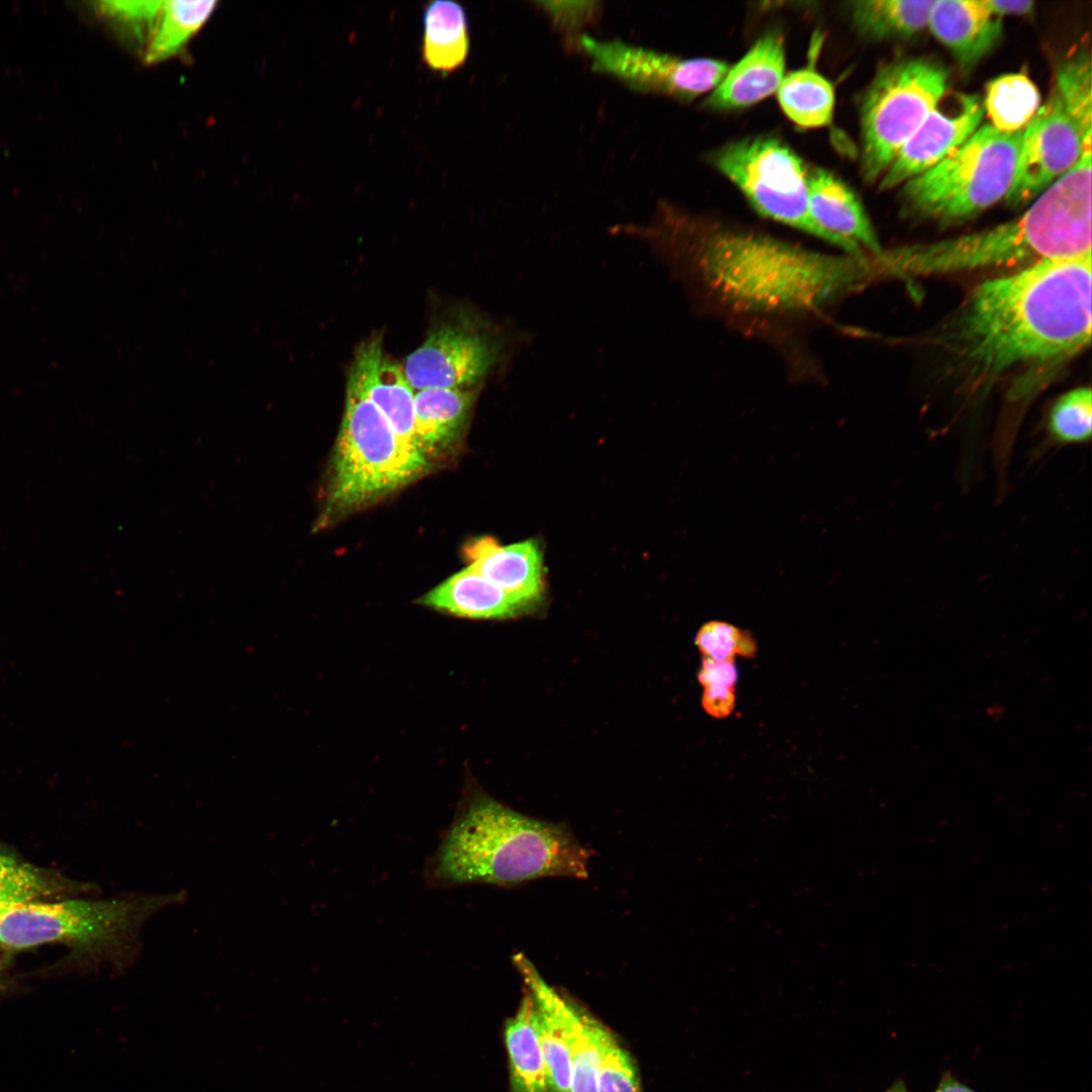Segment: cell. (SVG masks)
Masks as SVG:
<instances>
[{
    "mask_svg": "<svg viewBox=\"0 0 1092 1092\" xmlns=\"http://www.w3.org/2000/svg\"><path fill=\"white\" fill-rule=\"evenodd\" d=\"M1091 253V172L1078 164L1019 216L994 228L873 255L878 280L941 275Z\"/></svg>",
    "mask_w": 1092,
    "mask_h": 1092,
    "instance_id": "3957f363",
    "label": "cell"
},
{
    "mask_svg": "<svg viewBox=\"0 0 1092 1092\" xmlns=\"http://www.w3.org/2000/svg\"><path fill=\"white\" fill-rule=\"evenodd\" d=\"M619 234L646 244L678 275L728 305L753 312L822 307L873 283L868 254L828 255L772 237L712 225L667 202Z\"/></svg>",
    "mask_w": 1092,
    "mask_h": 1092,
    "instance_id": "7a4b0ae2",
    "label": "cell"
},
{
    "mask_svg": "<svg viewBox=\"0 0 1092 1092\" xmlns=\"http://www.w3.org/2000/svg\"><path fill=\"white\" fill-rule=\"evenodd\" d=\"M422 59L433 72L446 76L466 62L470 37L464 8L453 1L429 3L423 13Z\"/></svg>",
    "mask_w": 1092,
    "mask_h": 1092,
    "instance_id": "7402d4cb",
    "label": "cell"
},
{
    "mask_svg": "<svg viewBox=\"0 0 1092 1092\" xmlns=\"http://www.w3.org/2000/svg\"><path fill=\"white\" fill-rule=\"evenodd\" d=\"M597 1092H642L637 1065L615 1034L599 1026Z\"/></svg>",
    "mask_w": 1092,
    "mask_h": 1092,
    "instance_id": "4dcf8cb0",
    "label": "cell"
},
{
    "mask_svg": "<svg viewBox=\"0 0 1092 1092\" xmlns=\"http://www.w3.org/2000/svg\"><path fill=\"white\" fill-rule=\"evenodd\" d=\"M927 27L965 73L995 49L1003 33L1001 18L983 0H934Z\"/></svg>",
    "mask_w": 1092,
    "mask_h": 1092,
    "instance_id": "2e32d148",
    "label": "cell"
},
{
    "mask_svg": "<svg viewBox=\"0 0 1092 1092\" xmlns=\"http://www.w3.org/2000/svg\"><path fill=\"white\" fill-rule=\"evenodd\" d=\"M947 87L948 72L936 60L903 57L880 66L859 107V164L866 182L880 181L904 144L939 106Z\"/></svg>",
    "mask_w": 1092,
    "mask_h": 1092,
    "instance_id": "9c48e42d",
    "label": "cell"
},
{
    "mask_svg": "<svg viewBox=\"0 0 1092 1092\" xmlns=\"http://www.w3.org/2000/svg\"><path fill=\"white\" fill-rule=\"evenodd\" d=\"M698 678L704 689H734L737 680V669L734 660H713L705 658Z\"/></svg>",
    "mask_w": 1092,
    "mask_h": 1092,
    "instance_id": "e575fe53",
    "label": "cell"
},
{
    "mask_svg": "<svg viewBox=\"0 0 1092 1092\" xmlns=\"http://www.w3.org/2000/svg\"><path fill=\"white\" fill-rule=\"evenodd\" d=\"M513 1092H549L543 1053L535 1025V1007L526 991L514 1016L504 1025Z\"/></svg>",
    "mask_w": 1092,
    "mask_h": 1092,
    "instance_id": "603a6c76",
    "label": "cell"
},
{
    "mask_svg": "<svg viewBox=\"0 0 1092 1092\" xmlns=\"http://www.w3.org/2000/svg\"><path fill=\"white\" fill-rule=\"evenodd\" d=\"M885 1092H909L903 1080L895 1081Z\"/></svg>",
    "mask_w": 1092,
    "mask_h": 1092,
    "instance_id": "f35d334b",
    "label": "cell"
},
{
    "mask_svg": "<svg viewBox=\"0 0 1092 1092\" xmlns=\"http://www.w3.org/2000/svg\"><path fill=\"white\" fill-rule=\"evenodd\" d=\"M988 10L996 17L1008 15H1028L1034 10L1031 0H983Z\"/></svg>",
    "mask_w": 1092,
    "mask_h": 1092,
    "instance_id": "8d00e7d4",
    "label": "cell"
},
{
    "mask_svg": "<svg viewBox=\"0 0 1092 1092\" xmlns=\"http://www.w3.org/2000/svg\"><path fill=\"white\" fill-rule=\"evenodd\" d=\"M429 460L403 441L349 373L323 520L369 505L421 477Z\"/></svg>",
    "mask_w": 1092,
    "mask_h": 1092,
    "instance_id": "8992f818",
    "label": "cell"
},
{
    "mask_svg": "<svg viewBox=\"0 0 1092 1092\" xmlns=\"http://www.w3.org/2000/svg\"><path fill=\"white\" fill-rule=\"evenodd\" d=\"M187 892L131 891L102 900L33 901L0 908V944L21 949L64 942L92 964L122 972L141 957V933L159 911L183 904Z\"/></svg>",
    "mask_w": 1092,
    "mask_h": 1092,
    "instance_id": "5b68a950",
    "label": "cell"
},
{
    "mask_svg": "<svg viewBox=\"0 0 1092 1092\" xmlns=\"http://www.w3.org/2000/svg\"><path fill=\"white\" fill-rule=\"evenodd\" d=\"M540 5L553 23L569 34V41L574 32L599 14L597 2H540Z\"/></svg>",
    "mask_w": 1092,
    "mask_h": 1092,
    "instance_id": "836d02e7",
    "label": "cell"
},
{
    "mask_svg": "<svg viewBox=\"0 0 1092 1092\" xmlns=\"http://www.w3.org/2000/svg\"><path fill=\"white\" fill-rule=\"evenodd\" d=\"M589 857L564 824L526 816L475 791L429 857L424 880L440 890L468 884L513 887L545 877L585 879Z\"/></svg>",
    "mask_w": 1092,
    "mask_h": 1092,
    "instance_id": "277c9868",
    "label": "cell"
},
{
    "mask_svg": "<svg viewBox=\"0 0 1092 1092\" xmlns=\"http://www.w3.org/2000/svg\"><path fill=\"white\" fill-rule=\"evenodd\" d=\"M709 162L741 191L760 215L852 255L847 245L825 232L812 217L808 205V166L780 138L760 134L731 141L713 150Z\"/></svg>",
    "mask_w": 1092,
    "mask_h": 1092,
    "instance_id": "30bf717a",
    "label": "cell"
},
{
    "mask_svg": "<svg viewBox=\"0 0 1092 1092\" xmlns=\"http://www.w3.org/2000/svg\"><path fill=\"white\" fill-rule=\"evenodd\" d=\"M934 0H857L850 2L855 32L867 40L908 39L927 27Z\"/></svg>",
    "mask_w": 1092,
    "mask_h": 1092,
    "instance_id": "cb8c5ba5",
    "label": "cell"
},
{
    "mask_svg": "<svg viewBox=\"0 0 1092 1092\" xmlns=\"http://www.w3.org/2000/svg\"><path fill=\"white\" fill-rule=\"evenodd\" d=\"M67 888L55 874L0 850V908L43 901Z\"/></svg>",
    "mask_w": 1092,
    "mask_h": 1092,
    "instance_id": "f546056e",
    "label": "cell"
},
{
    "mask_svg": "<svg viewBox=\"0 0 1092 1092\" xmlns=\"http://www.w3.org/2000/svg\"><path fill=\"white\" fill-rule=\"evenodd\" d=\"M702 704L707 713L723 718L728 716L735 706L734 689L729 688H705Z\"/></svg>",
    "mask_w": 1092,
    "mask_h": 1092,
    "instance_id": "d590c367",
    "label": "cell"
},
{
    "mask_svg": "<svg viewBox=\"0 0 1092 1092\" xmlns=\"http://www.w3.org/2000/svg\"><path fill=\"white\" fill-rule=\"evenodd\" d=\"M477 388L433 387L415 393V441L428 460L445 452L459 437Z\"/></svg>",
    "mask_w": 1092,
    "mask_h": 1092,
    "instance_id": "44dd1931",
    "label": "cell"
},
{
    "mask_svg": "<svg viewBox=\"0 0 1092 1092\" xmlns=\"http://www.w3.org/2000/svg\"><path fill=\"white\" fill-rule=\"evenodd\" d=\"M1092 430V394L1089 387H1077L1062 394L1051 406L1044 422V440L1036 453L1051 448L1083 445Z\"/></svg>",
    "mask_w": 1092,
    "mask_h": 1092,
    "instance_id": "83f0119b",
    "label": "cell"
},
{
    "mask_svg": "<svg viewBox=\"0 0 1092 1092\" xmlns=\"http://www.w3.org/2000/svg\"><path fill=\"white\" fill-rule=\"evenodd\" d=\"M984 115L978 94L961 95L953 111L938 106L901 148L880 179V189L901 186L949 157L981 126Z\"/></svg>",
    "mask_w": 1092,
    "mask_h": 1092,
    "instance_id": "4fadbf2b",
    "label": "cell"
},
{
    "mask_svg": "<svg viewBox=\"0 0 1092 1092\" xmlns=\"http://www.w3.org/2000/svg\"><path fill=\"white\" fill-rule=\"evenodd\" d=\"M161 5L162 1H105L98 3V11L125 25L147 44Z\"/></svg>",
    "mask_w": 1092,
    "mask_h": 1092,
    "instance_id": "d6a6232c",
    "label": "cell"
},
{
    "mask_svg": "<svg viewBox=\"0 0 1092 1092\" xmlns=\"http://www.w3.org/2000/svg\"><path fill=\"white\" fill-rule=\"evenodd\" d=\"M216 1H162L144 59L158 63L176 55L207 20Z\"/></svg>",
    "mask_w": 1092,
    "mask_h": 1092,
    "instance_id": "4316f807",
    "label": "cell"
},
{
    "mask_svg": "<svg viewBox=\"0 0 1092 1092\" xmlns=\"http://www.w3.org/2000/svg\"><path fill=\"white\" fill-rule=\"evenodd\" d=\"M934 1092H976L965 1084L957 1080L951 1073L945 1072L934 1090Z\"/></svg>",
    "mask_w": 1092,
    "mask_h": 1092,
    "instance_id": "74e56055",
    "label": "cell"
},
{
    "mask_svg": "<svg viewBox=\"0 0 1092 1092\" xmlns=\"http://www.w3.org/2000/svg\"><path fill=\"white\" fill-rule=\"evenodd\" d=\"M535 1007V1025L543 1053L549 1092H570L571 1069L565 1035L570 1001L548 985L523 953L513 957Z\"/></svg>",
    "mask_w": 1092,
    "mask_h": 1092,
    "instance_id": "d6986e66",
    "label": "cell"
},
{
    "mask_svg": "<svg viewBox=\"0 0 1092 1092\" xmlns=\"http://www.w3.org/2000/svg\"><path fill=\"white\" fill-rule=\"evenodd\" d=\"M468 566L511 597L532 606L543 592V559L538 544L527 540L502 546L492 537L468 543Z\"/></svg>",
    "mask_w": 1092,
    "mask_h": 1092,
    "instance_id": "ac0fdd59",
    "label": "cell"
},
{
    "mask_svg": "<svg viewBox=\"0 0 1092 1092\" xmlns=\"http://www.w3.org/2000/svg\"><path fill=\"white\" fill-rule=\"evenodd\" d=\"M380 337L358 347L349 371L403 441L416 445L415 392L403 369L382 353Z\"/></svg>",
    "mask_w": 1092,
    "mask_h": 1092,
    "instance_id": "e0dca14e",
    "label": "cell"
},
{
    "mask_svg": "<svg viewBox=\"0 0 1092 1092\" xmlns=\"http://www.w3.org/2000/svg\"><path fill=\"white\" fill-rule=\"evenodd\" d=\"M601 1022L573 1003L565 1034L570 1059V1092H597Z\"/></svg>",
    "mask_w": 1092,
    "mask_h": 1092,
    "instance_id": "f1b7e54d",
    "label": "cell"
},
{
    "mask_svg": "<svg viewBox=\"0 0 1092 1092\" xmlns=\"http://www.w3.org/2000/svg\"><path fill=\"white\" fill-rule=\"evenodd\" d=\"M777 92L781 108L800 127L816 128L831 122L834 89L814 69L803 68L785 75Z\"/></svg>",
    "mask_w": 1092,
    "mask_h": 1092,
    "instance_id": "d4e9b609",
    "label": "cell"
},
{
    "mask_svg": "<svg viewBox=\"0 0 1092 1092\" xmlns=\"http://www.w3.org/2000/svg\"><path fill=\"white\" fill-rule=\"evenodd\" d=\"M696 644L705 658L713 660H733L735 655L751 656L756 649L748 632L723 621L703 625L696 636Z\"/></svg>",
    "mask_w": 1092,
    "mask_h": 1092,
    "instance_id": "1f68e13d",
    "label": "cell"
},
{
    "mask_svg": "<svg viewBox=\"0 0 1092 1092\" xmlns=\"http://www.w3.org/2000/svg\"><path fill=\"white\" fill-rule=\"evenodd\" d=\"M785 68L784 36L777 29L768 30L734 66H730L724 79L703 105L716 111L754 105L778 91L785 77Z\"/></svg>",
    "mask_w": 1092,
    "mask_h": 1092,
    "instance_id": "9a60e30c",
    "label": "cell"
},
{
    "mask_svg": "<svg viewBox=\"0 0 1092 1092\" xmlns=\"http://www.w3.org/2000/svg\"><path fill=\"white\" fill-rule=\"evenodd\" d=\"M1091 253L1039 261L974 288L935 340L963 386L979 396L1011 379L992 445L1011 460L1027 401L1091 340Z\"/></svg>",
    "mask_w": 1092,
    "mask_h": 1092,
    "instance_id": "6da1fadb",
    "label": "cell"
},
{
    "mask_svg": "<svg viewBox=\"0 0 1092 1092\" xmlns=\"http://www.w3.org/2000/svg\"><path fill=\"white\" fill-rule=\"evenodd\" d=\"M4 987V965L0 957V991Z\"/></svg>",
    "mask_w": 1092,
    "mask_h": 1092,
    "instance_id": "ab89813d",
    "label": "cell"
},
{
    "mask_svg": "<svg viewBox=\"0 0 1092 1092\" xmlns=\"http://www.w3.org/2000/svg\"><path fill=\"white\" fill-rule=\"evenodd\" d=\"M1091 76L1085 44L1058 64L1045 101L1022 131L1013 182L1004 199L1010 207L1030 204L1091 146Z\"/></svg>",
    "mask_w": 1092,
    "mask_h": 1092,
    "instance_id": "52a82bcc",
    "label": "cell"
},
{
    "mask_svg": "<svg viewBox=\"0 0 1092 1092\" xmlns=\"http://www.w3.org/2000/svg\"><path fill=\"white\" fill-rule=\"evenodd\" d=\"M1022 131L981 125L949 157L905 182L907 217L947 226L971 219L1004 200L1013 182Z\"/></svg>",
    "mask_w": 1092,
    "mask_h": 1092,
    "instance_id": "ba28073f",
    "label": "cell"
},
{
    "mask_svg": "<svg viewBox=\"0 0 1092 1092\" xmlns=\"http://www.w3.org/2000/svg\"><path fill=\"white\" fill-rule=\"evenodd\" d=\"M419 604L461 618L507 619L528 607L467 566L426 593Z\"/></svg>",
    "mask_w": 1092,
    "mask_h": 1092,
    "instance_id": "ffe728a7",
    "label": "cell"
},
{
    "mask_svg": "<svg viewBox=\"0 0 1092 1092\" xmlns=\"http://www.w3.org/2000/svg\"><path fill=\"white\" fill-rule=\"evenodd\" d=\"M807 187L816 223L847 245L852 255L882 250L862 203L841 178L825 168L808 166Z\"/></svg>",
    "mask_w": 1092,
    "mask_h": 1092,
    "instance_id": "5bb4252c",
    "label": "cell"
},
{
    "mask_svg": "<svg viewBox=\"0 0 1092 1092\" xmlns=\"http://www.w3.org/2000/svg\"><path fill=\"white\" fill-rule=\"evenodd\" d=\"M526 341L520 331L467 313L432 330L402 369L414 389L475 387Z\"/></svg>",
    "mask_w": 1092,
    "mask_h": 1092,
    "instance_id": "8fae6325",
    "label": "cell"
},
{
    "mask_svg": "<svg viewBox=\"0 0 1092 1092\" xmlns=\"http://www.w3.org/2000/svg\"><path fill=\"white\" fill-rule=\"evenodd\" d=\"M983 104L994 128L1001 132H1018L1025 128L1040 106V94L1025 74L1009 73L987 83Z\"/></svg>",
    "mask_w": 1092,
    "mask_h": 1092,
    "instance_id": "484cf974",
    "label": "cell"
},
{
    "mask_svg": "<svg viewBox=\"0 0 1092 1092\" xmlns=\"http://www.w3.org/2000/svg\"><path fill=\"white\" fill-rule=\"evenodd\" d=\"M575 43L590 60L593 71L611 76L634 91L682 102L712 92L730 69L722 60L681 59L619 39L598 40L580 34Z\"/></svg>",
    "mask_w": 1092,
    "mask_h": 1092,
    "instance_id": "7c38bea8",
    "label": "cell"
}]
</instances>
